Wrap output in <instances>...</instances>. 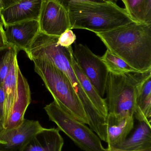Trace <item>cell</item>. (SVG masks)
<instances>
[{"instance_id": "1", "label": "cell", "mask_w": 151, "mask_h": 151, "mask_svg": "<svg viewBox=\"0 0 151 151\" xmlns=\"http://www.w3.org/2000/svg\"><path fill=\"white\" fill-rule=\"evenodd\" d=\"M59 37L50 36L41 32L37 35L27 55L31 60L42 59L52 63L71 82L84 108L90 129L103 142H107L106 119L93 105L83 90L71 64L72 46L64 47L57 44Z\"/></svg>"}, {"instance_id": "2", "label": "cell", "mask_w": 151, "mask_h": 151, "mask_svg": "<svg viewBox=\"0 0 151 151\" xmlns=\"http://www.w3.org/2000/svg\"><path fill=\"white\" fill-rule=\"evenodd\" d=\"M95 34L107 50L133 68L142 73L151 70V25L133 21Z\"/></svg>"}, {"instance_id": "3", "label": "cell", "mask_w": 151, "mask_h": 151, "mask_svg": "<svg viewBox=\"0 0 151 151\" xmlns=\"http://www.w3.org/2000/svg\"><path fill=\"white\" fill-rule=\"evenodd\" d=\"M71 29L103 32L133 22L124 8L114 1L95 3L72 1L68 5Z\"/></svg>"}, {"instance_id": "4", "label": "cell", "mask_w": 151, "mask_h": 151, "mask_svg": "<svg viewBox=\"0 0 151 151\" xmlns=\"http://www.w3.org/2000/svg\"><path fill=\"white\" fill-rule=\"evenodd\" d=\"M32 61L35 71L43 81L54 101L77 120L88 124L82 104L66 76L48 60L34 59Z\"/></svg>"}, {"instance_id": "5", "label": "cell", "mask_w": 151, "mask_h": 151, "mask_svg": "<svg viewBox=\"0 0 151 151\" xmlns=\"http://www.w3.org/2000/svg\"><path fill=\"white\" fill-rule=\"evenodd\" d=\"M151 76V70L123 74L109 72L105 88L108 113L134 117L137 93Z\"/></svg>"}, {"instance_id": "6", "label": "cell", "mask_w": 151, "mask_h": 151, "mask_svg": "<svg viewBox=\"0 0 151 151\" xmlns=\"http://www.w3.org/2000/svg\"><path fill=\"white\" fill-rule=\"evenodd\" d=\"M49 119L84 151H105L101 139L93 130L80 122L53 101L44 107Z\"/></svg>"}, {"instance_id": "7", "label": "cell", "mask_w": 151, "mask_h": 151, "mask_svg": "<svg viewBox=\"0 0 151 151\" xmlns=\"http://www.w3.org/2000/svg\"><path fill=\"white\" fill-rule=\"evenodd\" d=\"M73 55L99 96L103 97L109 71L101 57L95 55L88 47L80 43L74 45Z\"/></svg>"}, {"instance_id": "8", "label": "cell", "mask_w": 151, "mask_h": 151, "mask_svg": "<svg viewBox=\"0 0 151 151\" xmlns=\"http://www.w3.org/2000/svg\"><path fill=\"white\" fill-rule=\"evenodd\" d=\"M40 32L50 36L59 37L71 29L68 12L52 0H44L39 19Z\"/></svg>"}, {"instance_id": "9", "label": "cell", "mask_w": 151, "mask_h": 151, "mask_svg": "<svg viewBox=\"0 0 151 151\" xmlns=\"http://www.w3.org/2000/svg\"><path fill=\"white\" fill-rule=\"evenodd\" d=\"M4 27L8 45L15 47L18 51L23 50L26 54L40 32L39 21L35 19L8 25Z\"/></svg>"}, {"instance_id": "10", "label": "cell", "mask_w": 151, "mask_h": 151, "mask_svg": "<svg viewBox=\"0 0 151 151\" xmlns=\"http://www.w3.org/2000/svg\"><path fill=\"white\" fill-rule=\"evenodd\" d=\"M38 121L25 119L17 127L6 129L0 144V151H21L31 138L43 129Z\"/></svg>"}, {"instance_id": "11", "label": "cell", "mask_w": 151, "mask_h": 151, "mask_svg": "<svg viewBox=\"0 0 151 151\" xmlns=\"http://www.w3.org/2000/svg\"><path fill=\"white\" fill-rule=\"evenodd\" d=\"M44 0H22L0 11V20L4 27L27 20L39 21Z\"/></svg>"}, {"instance_id": "12", "label": "cell", "mask_w": 151, "mask_h": 151, "mask_svg": "<svg viewBox=\"0 0 151 151\" xmlns=\"http://www.w3.org/2000/svg\"><path fill=\"white\" fill-rule=\"evenodd\" d=\"M31 102L29 84L19 67L17 74V94L5 124V130L17 127L23 122L26 111Z\"/></svg>"}, {"instance_id": "13", "label": "cell", "mask_w": 151, "mask_h": 151, "mask_svg": "<svg viewBox=\"0 0 151 151\" xmlns=\"http://www.w3.org/2000/svg\"><path fill=\"white\" fill-rule=\"evenodd\" d=\"M134 117L108 113L106 119L107 148H117L134 128Z\"/></svg>"}, {"instance_id": "14", "label": "cell", "mask_w": 151, "mask_h": 151, "mask_svg": "<svg viewBox=\"0 0 151 151\" xmlns=\"http://www.w3.org/2000/svg\"><path fill=\"white\" fill-rule=\"evenodd\" d=\"M64 139L58 128H43L36 133L21 151H62Z\"/></svg>"}, {"instance_id": "15", "label": "cell", "mask_w": 151, "mask_h": 151, "mask_svg": "<svg viewBox=\"0 0 151 151\" xmlns=\"http://www.w3.org/2000/svg\"><path fill=\"white\" fill-rule=\"evenodd\" d=\"M71 60L73 70L83 90L99 113L107 119L108 110L106 99L99 96L91 82L79 67L73 55V51L71 55Z\"/></svg>"}, {"instance_id": "16", "label": "cell", "mask_w": 151, "mask_h": 151, "mask_svg": "<svg viewBox=\"0 0 151 151\" xmlns=\"http://www.w3.org/2000/svg\"><path fill=\"white\" fill-rule=\"evenodd\" d=\"M134 115L139 122L151 126V76L144 82L137 93Z\"/></svg>"}, {"instance_id": "17", "label": "cell", "mask_w": 151, "mask_h": 151, "mask_svg": "<svg viewBox=\"0 0 151 151\" xmlns=\"http://www.w3.org/2000/svg\"><path fill=\"white\" fill-rule=\"evenodd\" d=\"M151 148V126L139 122L133 134L117 149L126 150H140Z\"/></svg>"}, {"instance_id": "18", "label": "cell", "mask_w": 151, "mask_h": 151, "mask_svg": "<svg viewBox=\"0 0 151 151\" xmlns=\"http://www.w3.org/2000/svg\"><path fill=\"white\" fill-rule=\"evenodd\" d=\"M19 67L17 56L15 58L14 63L3 83L5 96L4 115L5 124L12 108L13 102L17 94V74Z\"/></svg>"}, {"instance_id": "19", "label": "cell", "mask_w": 151, "mask_h": 151, "mask_svg": "<svg viewBox=\"0 0 151 151\" xmlns=\"http://www.w3.org/2000/svg\"><path fill=\"white\" fill-rule=\"evenodd\" d=\"M134 21L151 25V0H121Z\"/></svg>"}, {"instance_id": "20", "label": "cell", "mask_w": 151, "mask_h": 151, "mask_svg": "<svg viewBox=\"0 0 151 151\" xmlns=\"http://www.w3.org/2000/svg\"><path fill=\"white\" fill-rule=\"evenodd\" d=\"M106 65L109 72L115 74L134 73H142L130 66L127 63L107 50L101 57Z\"/></svg>"}, {"instance_id": "21", "label": "cell", "mask_w": 151, "mask_h": 151, "mask_svg": "<svg viewBox=\"0 0 151 151\" xmlns=\"http://www.w3.org/2000/svg\"><path fill=\"white\" fill-rule=\"evenodd\" d=\"M18 51L15 47L9 45L6 47L0 49V86L12 66Z\"/></svg>"}, {"instance_id": "22", "label": "cell", "mask_w": 151, "mask_h": 151, "mask_svg": "<svg viewBox=\"0 0 151 151\" xmlns=\"http://www.w3.org/2000/svg\"><path fill=\"white\" fill-rule=\"evenodd\" d=\"M76 40V35L72 29H69L59 37L57 44L64 47L68 48L75 42Z\"/></svg>"}, {"instance_id": "23", "label": "cell", "mask_w": 151, "mask_h": 151, "mask_svg": "<svg viewBox=\"0 0 151 151\" xmlns=\"http://www.w3.org/2000/svg\"><path fill=\"white\" fill-rule=\"evenodd\" d=\"M4 96L3 85L0 86V122L5 129V119L4 115Z\"/></svg>"}, {"instance_id": "24", "label": "cell", "mask_w": 151, "mask_h": 151, "mask_svg": "<svg viewBox=\"0 0 151 151\" xmlns=\"http://www.w3.org/2000/svg\"><path fill=\"white\" fill-rule=\"evenodd\" d=\"M62 5L67 11L68 5L70 2L72 1H85L91 2L95 3H105L110 1H114L117 0H52Z\"/></svg>"}, {"instance_id": "25", "label": "cell", "mask_w": 151, "mask_h": 151, "mask_svg": "<svg viewBox=\"0 0 151 151\" xmlns=\"http://www.w3.org/2000/svg\"><path fill=\"white\" fill-rule=\"evenodd\" d=\"M9 46L6 41L3 24L0 20V49Z\"/></svg>"}, {"instance_id": "26", "label": "cell", "mask_w": 151, "mask_h": 151, "mask_svg": "<svg viewBox=\"0 0 151 151\" xmlns=\"http://www.w3.org/2000/svg\"><path fill=\"white\" fill-rule=\"evenodd\" d=\"M22 1V0H2L4 9L12 6Z\"/></svg>"}, {"instance_id": "27", "label": "cell", "mask_w": 151, "mask_h": 151, "mask_svg": "<svg viewBox=\"0 0 151 151\" xmlns=\"http://www.w3.org/2000/svg\"><path fill=\"white\" fill-rule=\"evenodd\" d=\"M105 151H151V149H146V150H121L117 148H106L105 149Z\"/></svg>"}, {"instance_id": "28", "label": "cell", "mask_w": 151, "mask_h": 151, "mask_svg": "<svg viewBox=\"0 0 151 151\" xmlns=\"http://www.w3.org/2000/svg\"><path fill=\"white\" fill-rule=\"evenodd\" d=\"M4 9V7L2 1V0H0V11L3 9Z\"/></svg>"}]
</instances>
